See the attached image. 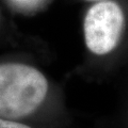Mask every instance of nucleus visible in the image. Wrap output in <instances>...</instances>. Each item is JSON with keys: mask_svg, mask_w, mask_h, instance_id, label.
I'll use <instances>...</instances> for the list:
<instances>
[{"mask_svg": "<svg viewBox=\"0 0 128 128\" xmlns=\"http://www.w3.org/2000/svg\"><path fill=\"white\" fill-rule=\"evenodd\" d=\"M48 81L38 70L22 63L0 64V118H24L45 102Z\"/></svg>", "mask_w": 128, "mask_h": 128, "instance_id": "obj_1", "label": "nucleus"}, {"mask_svg": "<svg viewBox=\"0 0 128 128\" xmlns=\"http://www.w3.org/2000/svg\"><path fill=\"white\" fill-rule=\"evenodd\" d=\"M0 128H32L26 124L19 123L15 120H8L0 118Z\"/></svg>", "mask_w": 128, "mask_h": 128, "instance_id": "obj_3", "label": "nucleus"}, {"mask_svg": "<svg viewBox=\"0 0 128 128\" xmlns=\"http://www.w3.org/2000/svg\"><path fill=\"white\" fill-rule=\"evenodd\" d=\"M88 1H104V0H88Z\"/></svg>", "mask_w": 128, "mask_h": 128, "instance_id": "obj_4", "label": "nucleus"}, {"mask_svg": "<svg viewBox=\"0 0 128 128\" xmlns=\"http://www.w3.org/2000/svg\"><path fill=\"white\" fill-rule=\"evenodd\" d=\"M127 24L126 10L120 2L97 1L88 10L83 22L88 49L96 56L114 52L125 38Z\"/></svg>", "mask_w": 128, "mask_h": 128, "instance_id": "obj_2", "label": "nucleus"}]
</instances>
